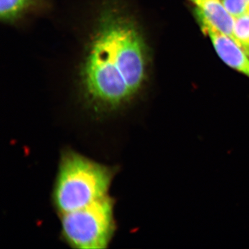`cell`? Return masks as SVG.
<instances>
[{
    "label": "cell",
    "instance_id": "6da1fadb",
    "mask_svg": "<svg viewBox=\"0 0 249 249\" xmlns=\"http://www.w3.org/2000/svg\"><path fill=\"white\" fill-rule=\"evenodd\" d=\"M45 78L96 115L133 106L150 75L151 49L136 0H61Z\"/></svg>",
    "mask_w": 249,
    "mask_h": 249
},
{
    "label": "cell",
    "instance_id": "7a4b0ae2",
    "mask_svg": "<svg viewBox=\"0 0 249 249\" xmlns=\"http://www.w3.org/2000/svg\"><path fill=\"white\" fill-rule=\"evenodd\" d=\"M116 170L72 150L62 154L52 200L58 217L89 213L106 204Z\"/></svg>",
    "mask_w": 249,
    "mask_h": 249
},
{
    "label": "cell",
    "instance_id": "3957f363",
    "mask_svg": "<svg viewBox=\"0 0 249 249\" xmlns=\"http://www.w3.org/2000/svg\"><path fill=\"white\" fill-rule=\"evenodd\" d=\"M61 0H0V23L6 28L27 31L42 19L50 20Z\"/></svg>",
    "mask_w": 249,
    "mask_h": 249
},
{
    "label": "cell",
    "instance_id": "277c9868",
    "mask_svg": "<svg viewBox=\"0 0 249 249\" xmlns=\"http://www.w3.org/2000/svg\"><path fill=\"white\" fill-rule=\"evenodd\" d=\"M196 16L201 31L209 36L219 58L228 66L249 78V54L231 37L216 29L197 8Z\"/></svg>",
    "mask_w": 249,
    "mask_h": 249
},
{
    "label": "cell",
    "instance_id": "5b68a950",
    "mask_svg": "<svg viewBox=\"0 0 249 249\" xmlns=\"http://www.w3.org/2000/svg\"><path fill=\"white\" fill-rule=\"evenodd\" d=\"M200 10L205 18L216 29L229 36L236 43L242 47L236 37L235 32V18L232 16L222 0H190ZM243 48V47H242ZM244 49V48H243Z\"/></svg>",
    "mask_w": 249,
    "mask_h": 249
},
{
    "label": "cell",
    "instance_id": "8992f818",
    "mask_svg": "<svg viewBox=\"0 0 249 249\" xmlns=\"http://www.w3.org/2000/svg\"><path fill=\"white\" fill-rule=\"evenodd\" d=\"M235 32L241 45L249 54V17L235 18Z\"/></svg>",
    "mask_w": 249,
    "mask_h": 249
},
{
    "label": "cell",
    "instance_id": "52a82bcc",
    "mask_svg": "<svg viewBox=\"0 0 249 249\" xmlns=\"http://www.w3.org/2000/svg\"><path fill=\"white\" fill-rule=\"evenodd\" d=\"M227 11L235 18L249 17V0H222Z\"/></svg>",
    "mask_w": 249,
    "mask_h": 249
}]
</instances>
